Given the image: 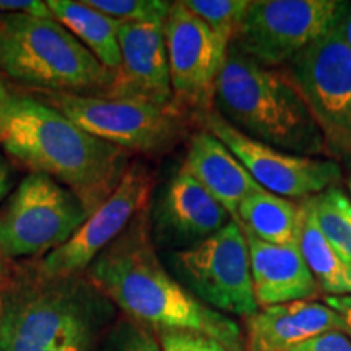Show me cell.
I'll list each match as a JSON object with an SVG mask.
<instances>
[{"mask_svg":"<svg viewBox=\"0 0 351 351\" xmlns=\"http://www.w3.org/2000/svg\"><path fill=\"white\" fill-rule=\"evenodd\" d=\"M88 280L140 326L160 333H199L228 351H244L241 328L228 315L197 300L156 256L148 208L96 257Z\"/></svg>","mask_w":351,"mask_h":351,"instance_id":"cell-1","label":"cell"},{"mask_svg":"<svg viewBox=\"0 0 351 351\" xmlns=\"http://www.w3.org/2000/svg\"><path fill=\"white\" fill-rule=\"evenodd\" d=\"M326 304L340 314L346 327V335L351 339V295L326 296Z\"/></svg>","mask_w":351,"mask_h":351,"instance_id":"cell-29","label":"cell"},{"mask_svg":"<svg viewBox=\"0 0 351 351\" xmlns=\"http://www.w3.org/2000/svg\"><path fill=\"white\" fill-rule=\"evenodd\" d=\"M52 16L72 33L101 64L112 73L121 67V47L117 38V21L109 19L85 2L47 0Z\"/></svg>","mask_w":351,"mask_h":351,"instance_id":"cell-19","label":"cell"},{"mask_svg":"<svg viewBox=\"0 0 351 351\" xmlns=\"http://www.w3.org/2000/svg\"><path fill=\"white\" fill-rule=\"evenodd\" d=\"M155 182L150 166L142 161L130 163L106 202L88 217L67 243L43 257L36 263L38 270L46 276L82 275L135 217L148 208Z\"/></svg>","mask_w":351,"mask_h":351,"instance_id":"cell-11","label":"cell"},{"mask_svg":"<svg viewBox=\"0 0 351 351\" xmlns=\"http://www.w3.org/2000/svg\"><path fill=\"white\" fill-rule=\"evenodd\" d=\"M213 111L245 137L300 156H328L313 112L287 69H271L228 47ZM330 158V156H328Z\"/></svg>","mask_w":351,"mask_h":351,"instance_id":"cell-4","label":"cell"},{"mask_svg":"<svg viewBox=\"0 0 351 351\" xmlns=\"http://www.w3.org/2000/svg\"><path fill=\"white\" fill-rule=\"evenodd\" d=\"M2 282L0 351H90L109 313L90 280L46 276L34 265Z\"/></svg>","mask_w":351,"mask_h":351,"instance_id":"cell-3","label":"cell"},{"mask_svg":"<svg viewBox=\"0 0 351 351\" xmlns=\"http://www.w3.org/2000/svg\"><path fill=\"white\" fill-rule=\"evenodd\" d=\"M160 339L163 351H228L217 340L199 333L169 332L160 333Z\"/></svg>","mask_w":351,"mask_h":351,"instance_id":"cell-26","label":"cell"},{"mask_svg":"<svg viewBox=\"0 0 351 351\" xmlns=\"http://www.w3.org/2000/svg\"><path fill=\"white\" fill-rule=\"evenodd\" d=\"M174 106L200 119L213 109V91L228 47L184 2H174L165 23Z\"/></svg>","mask_w":351,"mask_h":351,"instance_id":"cell-12","label":"cell"},{"mask_svg":"<svg viewBox=\"0 0 351 351\" xmlns=\"http://www.w3.org/2000/svg\"><path fill=\"white\" fill-rule=\"evenodd\" d=\"M0 145L32 173L72 191L90 215L130 165L129 152L88 134L32 95H10L0 106Z\"/></svg>","mask_w":351,"mask_h":351,"instance_id":"cell-2","label":"cell"},{"mask_svg":"<svg viewBox=\"0 0 351 351\" xmlns=\"http://www.w3.org/2000/svg\"><path fill=\"white\" fill-rule=\"evenodd\" d=\"M340 21L298 54L287 72L317 122L328 156L351 161V49Z\"/></svg>","mask_w":351,"mask_h":351,"instance_id":"cell-9","label":"cell"},{"mask_svg":"<svg viewBox=\"0 0 351 351\" xmlns=\"http://www.w3.org/2000/svg\"><path fill=\"white\" fill-rule=\"evenodd\" d=\"M200 121L238 158L254 181L270 194L288 200H304L340 182L341 166L332 158H309L276 150L245 137L213 109Z\"/></svg>","mask_w":351,"mask_h":351,"instance_id":"cell-13","label":"cell"},{"mask_svg":"<svg viewBox=\"0 0 351 351\" xmlns=\"http://www.w3.org/2000/svg\"><path fill=\"white\" fill-rule=\"evenodd\" d=\"M319 230L345 265L351 267V199L339 184L307 199Z\"/></svg>","mask_w":351,"mask_h":351,"instance_id":"cell-22","label":"cell"},{"mask_svg":"<svg viewBox=\"0 0 351 351\" xmlns=\"http://www.w3.org/2000/svg\"><path fill=\"white\" fill-rule=\"evenodd\" d=\"M10 192V166L5 158L0 155V202H2Z\"/></svg>","mask_w":351,"mask_h":351,"instance_id":"cell-30","label":"cell"},{"mask_svg":"<svg viewBox=\"0 0 351 351\" xmlns=\"http://www.w3.org/2000/svg\"><path fill=\"white\" fill-rule=\"evenodd\" d=\"M10 265H8V261H5L2 256H0V280H5L8 275H10Z\"/></svg>","mask_w":351,"mask_h":351,"instance_id":"cell-32","label":"cell"},{"mask_svg":"<svg viewBox=\"0 0 351 351\" xmlns=\"http://www.w3.org/2000/svg\"><path fill=\"white\" fill-rule=\"evenodd\" d=\"M340 32H341V36H343L345 43L348 44L350 49H351V3L346 8L343 19L340 21Z\"/></svg>","mask_w":351,"mask_h":351,"instance_id":"cell-31","label":"cell"},{"mask_svg":"<svg viewBox=\"0 0 351 351\" xmlns=\"http://www.w3.org/2000/svg\"><path fill=\"white\" fill-rule=\"evenodd\" d=\"M182 169L219 202L234 221L241 202L262 189L238 158L207 129L191 135Z\"/></svg>","mask_w":351,"mask_h":351,"instance_id":"cell-18","label":"cell"},{"mask_svg":"<svg viewBox=\"0 0 351 351\" xmlns=\"http://www.w3.org/2000/svg\"><path fill=\"white\" fill-rule=\"evenodd\" d=\"M327 332H343L339 313L314 300L261 307L245 319L247 351H288L302 341Z\"/></svg>","mask_w":351,"mask_h":351,"instance_id":"cell-16","label":"cell"},{"mask_svg":"<svg viewBox=\"0 0 351 351\" xmlns=\"http://www.w3.org/2000/svg\"><path fill=\"white\" fill-rule=\"evenodd\" d=\"M108 351H163L150 328L132 319H124L112 332Z\"/></svg>","mask_w":351,"mask_h":351,"instance_id":"cell-25","label":"cell"},{"mask_svg":"<svg viewBox=\"0 0 351 351\" xmlns=\"http://www.w3.org/2000/svg\"><path fill=\"white\" fill-rule=\"evenodd\" d=\"M236 223L267 244L298 245L300 204L261 189L241 202Z\"/></svg>","mask_w":351,"mask_h":351,"instance_id":"cell-20","label":"cell"},{"mask_svg":"<svg viewBox=\"0 0 351 351\" xmlns=\"http://www.w3.org/2000/svg\"><path fill=\"white\" fill-rule=\"evenodd\" d=\"M169 265L178 282L213 311L244 319L258 311L249 245L234 219L208 239L171 252Z\"/></svg>","mask_w":351,"mask_h":351,"instance_id":"cell-8","label":"cell"},{"mask_svg":"<svg viewBox=\"0 0 351 351\" xmlns=\"http://www.w3.org/2000/svg\"><path fill=\"white\" fill-rule=\"evenodd\" d=\"M121 67L106 96L174 106L165 23H117Z\"/></svg>","mask_w":351,"mask_h":351,"instance_id":"cell-15","label":"cell"},{"mask_svg":"<svg viewBox=\"0 0 351 351\" xmlns=\"http://www.w3.org/2000/svg\"><path fill=\"white\" fill-rule=\"evenodd\" d=\"M117 23H166L171 2L165 0H83Z\"/></svg>","mask_w":351,"mask_h":351,"instance_id":"cell-24","label":"cell"},{"mask_svg":"<svg viewBox=\"0 0 351 351\" xmlns=\"http://www.w3.org/2000/svg\"><path fill=\"white\" fill-rule=\"evenodd\" d=\"M36 99L64 114L73 124L125 152L158 155L187 134L189 117L176 106L112 96L39 91Z\"/></svg>","mask_w":351,"mask_h":351,"instance_id":"cell-6","label":"cell"},{"mask_svg":"<svg viewBox=\"0 0 351 351\" xmlns=\"http://www.w3.org/2000/svg\"><path fill=\"white\" fill-rule=\"evenodd\" d=\"M230 221L226 208L181 168L158 195L150 218L152 238L181 251L217 234Z\"/></svg>","mask_w":351,"mask_h":351,"instance_id":"cell-14","label":"cell"},{"mask_svg":"<svg viewBox=\"0 0 351 351\" xmlns=\"http://www.w3.org/2000/svg\"><path fill=\"white\" fill-rule=\"evenodd\" d=\"M348 5L339 0H256L231 46L261 65L283 69L339 25Z\"/></svg>","mask_w":351,"mask_h":351,"instance_id":"cell-10","label":"cell"},{"mask_svg":"<svg viewBox=\"0 0 351 351\" xmlns=\"http://www.w3.org/2000/svg\"><path fill=\"white\" fill-rule=\"evenodd\" d=\"M0 70L39 91L106 93L114 73L56 20L0 13Z\"/></svg>","mask_w":351,"mask_h":351,"instance_id":"cell-5","label":"cell"},{"mask_svg":"<svg viewBox=\"0 0 351 351\" xmlns=\"http://www.w3.org/2000/svg\"><path fill=\"white\" fill-rule=\"evenodd\" d=\"M10 91L7 90V86H5V83L2 82V78H0V106H2L3 103H5V101L10 98Z\"/></svg>","mask_w":351,"mask_h":351,"instance_id":"cell-33","label":"cell"},{"mask_svg":"<svg viewBox=\"0 0 351 351\" xmlns=\"http://www.w3.org/2000/svg\"><path fill=\"white\" fill-rule=\"evenodd\" d=\"M0 13H16V15H28L34 19L54 20L46 2L38 0H0Z\"/></svg>","mask_w":351,"mask_h":351,"instance_id":"cell-28","label":"cell"},{"mask_svg":"<svg viewBox=\"0 0 351 351\" xmlns=\"http://www.w3.org/2000/svg\"><path fill=\"white\" fill-rule=\"evenodd\" d=\"M249 245L254 298L258 307L314 300L320 287L298 245H274L244 231Z\"/></svg>","mask_w":351,"mask_h":351,"instance_id":"cell-17","label":"cell"},{"mask_svg":"<svg viewBox=\"0 0 351 351\" xmlns=\"http://www.w3.org/2000/svg\"><path fill=\"white\" fill-rule=\"evenodd\" d=\"M346 187H348V194H350V199H351V173L348 176V179H346Z\"/></svg>","mask_w":351,"mask_h":351,"instance_id":"cell-35","label":"cell"},{"mask_svg":"<svg viewBox=\"0 0 351 351\" xmlns=\"http://www.w3.org/2000/svg\"><path fill=\"white\" fill-rule=\"evenodd\" d=\"M346 282H348L350 295H351V267H348V265H346Z\"/></svg>","mask_w":351,"mask_h":351,"instance_id":"cell-34","label":"cell"},{"mask_svg":"<svg viewBox=\"0 0 351 351\" xmlns=\"http://www.w3.org/2000/svg\"><path fill=\"white\" fill-rule=\"evenodd\" d=\"M288 351H351V339L343 332H327L302 341Z\"/></svg>","mask_w":351,"mask_h":351,"instance_id":"cell-27","label":"cell"},{"mask_svg":"<svg viewBox=\"0 0 351 351\" xmlns=\"http://www.w3.org/2000/svg\"><path fill=\"white\" fill-rule=\"evenodd\" d=\"M90 217L82 200L41 173H29L0 208V256L39 257L72 238Z\"/></svg>","mask_w":351,"mask_h":351,"instance_id":"cell-7","label":"cell"},{"mask_svg":"<svg viewBox=\"0 0 351 351\" xmlns=\"http://www.w3.org/2000/svg\"><path fill=\"white\" fill-rule=\"evenodd\" d=\"M184 5L204 21L219 41L231 46L243 23L249 0H184Z\"/></svg>","mask_w":351,"mask_h":351,"instance_id":"cell-23","label":"cell"},{"mask_svg":"<svg viewBox=\"0 0 351 351\" xmlns=\"http://www.w3.org/2000/svg\"><path fill=\"white\" fill-rule=\"evenodd\" d=\"M307 199L301 200L300 204L298 247H300L301 256L320 287V291L326 293L327 296L350 295V287L346 282V265L319 230Z\"/></svg>","mask_w":351,"mask_h":351,"instance_id":"cell-21","label":"cell"}]
</instances>
